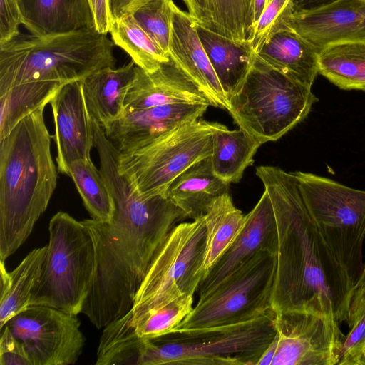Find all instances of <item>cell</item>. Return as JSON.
Here are the masks:
<instances>
[{
	"label": "cell",
	"mask_w": 365,
	"mask_h": 365,
	"mask_svg": "<svg viewBox=\"0 0 365 365\" xmlns=\"http://www.w3.org/2000/svg\"><path fill=\"white\" fill-rule=\"evenodd\" d=\"M255 173L268 193L277 226L272 310L276 314L307 312L346 322L353 284L318 229L293 172L260 165Z\"/></svg>",
	"instance_id": "6da1fadb"
},
{
	"label": "cell",
	"mask_w": 365,
	"mask_h": 365,
	"mask_svg": "<svg viewBox=\"0 0 365 365\" xmlns=\"http://www.w3.org/2000/svg\"><path fill=\"white\" fill-rule=\"evenodd\" d=\"M114 43L95 29L47 38L19 34L0 45V134L46 106L60 88L114 67Z\"/></svg>",
	"instance_id": "7a4b0ae2"
},
{
	"label": "cell",
	"mask_w": 365,
	"mask_h": 365,
	"mask_svg": "<svg viewBox=\"0 0 365 365\" xmlns=\"http://www.w3.org/2000/svg\"><path fill=\"white\" fill-rule=\"evenodd\" d=\"M41 106L0 139V261L29 237L56 187L58 168Z\"/></svg>",
	"instance_id": "3957f363"
},
{
	"label": "cell",
	"mask_w": 365,
	"mask_h": 365,
	"mask_svg": "<svg viewBox=\"0 0 365 365\" xmlns=\"http://www.w3.org/2000/svg\"><path fill=\"white\" fill-rule=\"evenodd\" d=\"M273 310L241 323L140 339L135 365H257L276 334Z\"/></svg>",
	"instance_id": "277c9868"
},
{
	"label": "cell",
	"mask_w": 365,
	"mask_h": 365,
	"mask_svg": "<svg viewBox=\"0 0 365 365\" xmlns=\"http://www.w3.org/2000/svg\"><path fill=\"white\" fill-rule=\"evenodd\" d=\"M312 87L273 69L255 54L239 91L229 100L235 123L262 145L303 121L318 98Z\"/></svg>",
	"instance_id": "5b68a950"
},
{
	"label": "cell",
	"mask_w": 365,
	"mask_h": 365,
	"mask_svg": "<svg viewBox=\"0 0 365 365\" xmlns=\"http://www.w3.org/2000/svg\"><path fill=\"white\" fill-rule=\"evenodd\" d=\"M49 240L31 306L81 313L94 270V245L85 224L68 213H56L48 225Z\"/></svg>",
	"instance_id": "8992f818"
},
{
	"label": "cell",
	"mask_w": 365,
	"mask_h": 365,
	"mask_svg": "<svg viewBox=\"0 0 365 365\" xmlns=\"http://www.w3.org/2000/svg\"><path fill=\"white\" fill-rule=\"evenodd\" d=\"M293 174L318 229L354 286L364 267L365 190L310 173Z\"/></svg>",
	"instance_id": "52a82bcc"
},
{
	"label": "cell",
	"mask_w": 365,
	"mask_h": 365,
	"mask_svg": "<svg viewBox=\"0 0 365 365\" xmlns=\"http://www.w3.org/2000/svg\"><path fill=\"white\" fill-rule=\"evenodd\" d=\"M202 217L180 222L155 253L129 311L134 321L183 296H193L205 277Z\"/></svg>",
	"instance_id": "ba28073f"
},
{
	"label": "cell",
	"mask_w": 365,
	"mask_h": 365,
	"mask_svg": "<svg viewBox=\"0 0 365 365\" xmlns=\"http://www.w3.org/2000/svg\"><path fill=\"white\" fill-rule=\"evenodd\" d=\"M212 123L201 118L185 123L145 145L120 153L118 170L144 196L165 194L172 182L211 155Z\"/></svg>",
	"instance_id": "9c48e42d"
},
{
	"label": "cell",
	"mask_w": 365,
	"mask_h": 365,
	"mask_svg": "<svg viewBox=\"0 0 365 365\" xmlns=\"http://www.w3.org/2000/svg\"><path fill=\"white\" fill-rule=\"evenodd\" d=\"M275 270V254L257 253L200 297L197 305L173 331L234 324L266 314L272 310Z\"/></svg>",
	"instance_id": "30bf717a"
},
{
	"label": "cell",
	"mask_w": 365,
	"mask_h": 365,
	"mask_svg": "<svg viewBox=\"0 0 365 365\" xmlns=\"http://www.w3.org/2000/svg\"><path fill=\"white\" fill-rule=\"evenodd\" d=\"M24 345L33 365L74 364L85 337L77 315L46 306H30L6 324Z\"/></svg>",
	"instance_id": "8fae6325"
},
{
	"label": "cell",
	"mask_w": 365,
	"mask_h": 365,
	"mask_svg": "<svg viewBox=\"0 0 365 365\" xmlns=\"http://www.w3.org/2000/svg\"><path fill=\"white\" fill-rule=\"evenodd\" d=\"M334 318L307 312L275 314L272 365H337L345 335Z\"/></svg>",
	"instance_id": "7c38bea8"
},
{
	"label": "cell",
	"mask_w": 365,
	"mask_h": 365,
	"mask_svg": "<svg viewBox=\"0 0 365 365\" xmlns=\"http://www.w3.org/2000/svg\"><path fill=\"white\" fill-rule=\"evenodd\" d=\"M284 26L317 53L336 43L365 42V0H336L319 9L292 12Z\"/></svg>",
	"instance_id": "4fadbf2b"
},
{
	"label": "cell",
	"mask_w": 365,
	"mask_h": 365,
	"mask_svg": "<svg viewBox=\"0 0 365 365\" xmlns=\"http://www.w3.org/2000/svg\"><path fill=\"white\" fill-rule=\"evenodd\" d=\"M53 115L56 161L58 172L68 175L78 159H91L95 147L93 118L88 110L81 81L60 88L49 102Z\"/></svg>",
	"instance_id": "5bb4252c"
},
{
	"label": "cell",
	"mask_w": 365,
	"mask_h": 365,
	"mask_svg": "<svg viewBox=\"0 0 365 365\" xmlns=\"http://www.w3.org/2000/svg\"><path fill=\"white\" fill-rule=\"evenodd\" d=\"M277 245L274 214L268 193L264 190L256 205L246 215L240 234L201 281L197 290L199 297L215 288L257 253L276 255Z\"/></svg>",
	"instance_id": "9a60e30c"
},
{
	"label": "cell",
	"mask_w": 365,
	"mask_h": 365,
	"mask_svg": "<svg viewBox=\"0 0 365 365\" xmlns=\"http://www.w3.org/2000/svg\"><path fill=\"white\" fill-rule=\"evenodd\" d=\"M210 106L169 104L125 112L103 128L120 153L138 148L172 129L200 118Z\"/></svg>",
	"instance_id": "2e32d148"
},
{
	"label": "cell",
	"mask_w": 365,
	"mask_h": 365,
	"mask_svg": "<svg viewBox=\"0 0 365 365\" xmlns=\"http://www.w3.org/2000/svg\"><path fill=\"white\" fill-rule=\"evenodd\" d=\"M168 55L210 98L212 106L228 110L225 93L202 46L197 26L187 11L171 2Z\"/></svg>",
	"instance_id": "e0dca14e"
},
{
	"label": "cell",
	"mask_w": 365,
	"mask_h": 365,
	"mask_svg": "<svg viewBox=\"0 0 365 365\" xmlns=\"http://www.w3.org/2000/svg\"><path fill=\"white\" fill-rule=\"evenodd\" d=\"M181 103L212 106L210 98L171 58L152 73L135 66V78L125 100L124 113Z\"/></svg>",
	"instance_id": "ac0fdd59"
},
{
	"label": "cell",
	"mask_w": 365,
	"mask_h": 365,
	"mask_svg": "<svg viewBox=\"0 0 365 365\" xmlns=\"http://www.w3.org/2000/svg\"><path fill=\"white\" fill-rule=\"evenodd\" d=\"M18 3L23 24L36 37L95 29L88 0H18Z\"/></svg>",
	"instance_id": "d6986e66"
},
{
	"label": "cell",
	"mask_w": 365,
	"mask_h": 365,
	"mask_svg": "<svg viewBox=\"0 0 365 365\" xmlns=\"http://www.w3.org/2000/svg\"><path fill=\"white\" fill-rule=\"evenodd\" d=\"M134 61L98 69L82 80L88 110L103 128L124 113L127 92L135 76Z\"/></svg>",
	"instance_id": "ffe728a7"
},
{
	"label": "cell",
	"mask_w": 365,
	"mask_h": 365,
	"mask_svg": "<svg viewBox=\"0 0 365 365\" xmlns=\"http://www.w3.org/2000/svg\"><path fill=\"white\" fill-rule=\"evenodd\" d=\"M182 1L195 25L235 42L248 43L253 29L254 0Z\"/></svg>",
	"instance_id": "44dd1931"
},
{
	"label": "cell",
	"mask_w": 365,
	"mask_h": 365,
	"mask_svg": "<svg viewBox=\"0 0 365 365\" xmlns=\"http://www.w3.org/2000/svg\"><path fill=\"white\" fill-rule=\"evenodd\" d=\"M230 183L213 171L210 156L189 167L170 185L166 195L187 217H202L210 205L229 192Z\"/></svg>",
	"instance_id": "7402d4cb"
},
{
	"label": "cell",
	"mask_w": 365,
	"mask_h": 365,
	"mask_svg": "<svg viewBox=\"0 0 365 365\" xmlns=\"http://www.w3.org/2000/svg\"><path fill=\"white\" fill-rule=\"evenodd\" d=\"M255 55L273 69L309 87L319 73L318 53L289 29L269 38Z\"/></svg>",
	"instance_id": "603a6c76"
},
{
	"label": "cell",
	"mask_w": 365,
	"mask_h": 365,
	"mask_svg": "<svg viewBox=\"0 0 365 365\" xmlns=\"http://www.w3.org/2000/svg\"><path fill=\"white\" fill-rule=\"evenodd\" d=\"M202 46L229 100L239 91L250 68L255 53L248 43H240L197 26Z\"/></svg>",
	"instance_id": "cb8c5ba5"
},
{
	"label": "cell",
	"mask_w": 365,
	"mask_h": 365,
	"mask_svg": "<svg viewBox=\"0 0 365 365\" xmlns=\"http://www.w3.org/2000/svg\"><path fill=\"white\" fill-rule=\"evenodd\" d=\"M212 123V148L210 155L214 173L228 183L238 182L245 169L254 162L262 144L243 129L229 130Z\"/></svg>",
	"instance_id": "d4e9b609"
},
{
	"label": "cell",
	"mask_w": 365,
	"mask_h": 365,
	"mask_svg": "<svg viewBox=\"0 0 365 365\" xmlns=\"http://www.w3.org/2000/svg\"><path fill=\"white\" fill-rule=\"evenodd\" d=\"M46 245L32 250L11 272L0 261V329L14 317L28 309L34 284L39 276Z\"/></svg>",
	"instance_id": "484cf974"
},
{
	"label": "cell",
	"mask_w": 365,
	"mask_h": 365,
	"mask_svg": "<svg viewBox=\"0 0 365 365\" xmlns=\"http://www.w3.org/2000/svg\"><path fill=\"white\" fill-rule=\"evenodd\" d=\"M203 219L206 229L203 262L205 276L241 232L246 215L235 206L227 192L210 205Z\"/></svg>",
	"instance_id": "4316f807"
},
{
	"label": "cell",
	"mask_w": 365,
	"mask_h": 365,
	"mask_svg": "<svg viewBox=\"0 0 365 365\" xmlns=\"http://www.w3.org/2000/svg\"><path fill=\"white\" fill-rule=\"evenodd\" d=\"M318 71L340 89L365 91V42L324 48L318 53Z\"/></svg>",
	"instance_id": "83f0119b"
},
{
	"label": "cell",
	"mask_w": 365,
	"mask_h": 365,
	"mask_svg": "<svg viewBox=\"0 0 365 365\" xmlns=\"http://www.w3.org/2000/svg\"><path fill=\"white\" fill-rule=\"evenodd\" d=\"M109 33L114 44L123 48L135 64L146 72L155 71L170 59L132 14L114 20Z\"/></svg>",
	"instance_id": "f1b7e54d"
},
{
	"label": "cell",
	"mask_w": 365,
	"mask_h": 365,
	"mask_svg": "<svg viewBox=\"0 0 365 365\" xmlns=\"http://www.w3.org/2000/svg\"><path fill=\"white\" fill-rule=\"evenodd\" d=\"M68 175L72 178L91 219L110 222L115 207L105 178L91 159H78L70 165Z\"/></svg>",
	"instance_id": "f546056e"
},
{
	"label": "cell",
	"mask_w": 365,
	"mask_h": 365,
	"mask_svg": "<svg viewBox=\"0 0 365 365\" xmlns=\"http://www.w3.org/2000/svg\"><path fill=\"white\" fill-rule=\"evenodd\" d=\"M193 296H183L151 311L136 320L126 314L135 334L142 339H153L171 333L192 312Z\"/></svg>",
	"instance_id": "4dcf8cb0"
},
{
	"label": "cell",
	"mask_w": 365,
	"mask_h": 365,
	"mask_svg": "<svg viewBox=\"0 0 365 365\" xmlns=\"http://www.w3.org/2000/svg\"><path fill=\"white\" fill-rule=\"evenodd\" d=\"M173 1L153 0L131 14L168 55Z\"/></svg>",
	"instance_id": "1f68e13d"
},
{
	"label": "cell",
	"mask_w": 365,
	"mask_h": 365,
	"mask_svg": "<svg viewBox=\"0 0 365 365\" xmlns=\"http://www.w3.org/2000/svg\"><path fill=\"white\" fill-rule=\"evenodd\" d=\"M292 13V0H270L261 14L248 41L250 48L257 53L266 41L285 29L284 20Z\"/></svg>",
	"instance_id": "d6a6232c"
},
{
	"label": "cell",
	"mask_w": 365,
	"mask_h": 365,
	"mask_svg": "<svg viewBox=\"0 0 365 365\" xmlns=\"http://www.w3.org/2000/svg\"><path fill=\"white\" fill-rule=\"evenodd\" d=\"M0 364L33 365L24 344L14 336L7 325L1 329Z\"/></svg>",
	"instance_id": "836d02e7"
},
{
	"label": "cell",
	"mask_w": 365,
	"mask_h": 365,
	"mask_svg": "<svg viewBox=\"0 0 365 365\" xmlns=\"http://www.w3.org/2000/svg\"><path fill=\"white\" fill-rule=\"evenodd\" d=\"M346 322L349 327V331L344 336L338 364L341 360L352 354L365 341V302L349 314Z\"/></svg>",
	"instance_id": "e575fe53"
},
{
	"label": "cell",
	"mask_w": 365,
	"mask_h": 365,
	"mask_svg": "<svg viewBox=\"0 0 365 365\" xmlns=\"http://www.w3.org/2000/svg\"><path fill=\"white\" fill-rule=\"evenodd\" d=\"M21 24L23 19L18 0H0V45L20 34Z\"/></svg>",
	"instance_id": "d590c367"
},
{
	"label": "cell",
	"mask_w": 365,
	"mask_h": 365,
	"mask_svg": "<svg viewBox=\"0 0 365 365\" xmlns=\"http://www.w3.org/2000/svg\"><path fill=\"white\" fill-rule=\"evenodd\" d=\"M88 3L93 14L96 30L106 35L110 32L114 21L109 0H88Z\"/></svg>",
	"instance_id": "8d00e7d4"
},
{
	"label": "cell",
	"mask_w": 365,
	"mask_h": 365,
	"mask_svg": "<svg viewBox=\"0 0 365 365\" xmlns=\"http://www.w3.org/2000/svg\"><path fill=\"white\" fill-rule=\"evenodd\" d=\"M150 1L153 0H109L113 20L133 14Z\"/></svg>",
	"instance_id": "74e56055"
},
{
	"label": "cell",
	"mask_w": 365,
	"mask_h": 365,
	"mask_svg": "<svg viewBox=\"0 0 365 365\" xmlns=\"http://www.w3.org/2000/svg\"><path fill=\"white\" fill-rule=\"evenodd\" d=\"M365 302V264L359 279L355 283L351 291V298L349 307V315L360 304Z\"/></svg>",
	"instance_id": "f35d334b"
},
{
	"label": "cell",
	"mask_w": 365,
	"mask_h": 365,
	"mask_svg": "<svg viewBox=\"0 0 365 365\" xmlns=\"http://www.w3.org/2000/svg\"><path fill=\"white\" fill-rule=\"evenodd\" d=\"M336 0H292V12L319 9Z\"/></svg>",
	"instance_id": "ab89813d"
},
{
	"label": "cell",
	"mask_w": 365,
	"mask_h": 365,
	"mask_svg": "<svg viewBox=\"0 0 365 365\" xmlns=\"http://www.w3.org/2000/svg\"><path fill=\"white\" fill-rule=\"evenodd\" d=\"M338 365H365V341L352 354L341 360Z\"/></svg>",
	"instance_id": "60d3db41"
},
{
	"label": "cell",
	"mask_w": 365,
	"mask_h": 365,
	"mask_svg": "<svg viewBox=\"0 0 365 365\" xmlns=\"http://www.w3.org/2000/svg\"><path fill=\"white\" fill-rule=\"evenodd\" d=\"M277 344V337L275 334L274 338L271 341V343L268 345L266 349L264 351L258 361L257 362V365H272V362L275 355L276 349Z\"/></svg>",
	"instance_id": "b9f144b4"
},
{
	"label": "cell",
	"mask_w": 365,
	"mask_h": 365,
	"mask_svg": "<svg viewBox=\"0 0 365 365\" xmlns=\"http://www.w3.org/2000/svg\"><path fill=\"white\" fill-rule=\"evenodd\" d=\"M268 1L269 0H254L253 29H252V34L253 33L254 29L261 16V14H262L264 8L266 7V6L267 4ZM252 34H251V36H252ZM251 36H250V37H251Z\"/></svg>",
	"instance_id": "7bdbcfd3"
}]
</instances>
